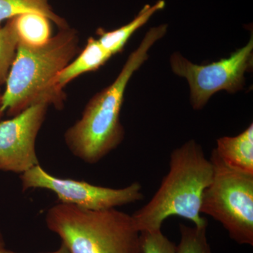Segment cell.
Returning a JSON list of instances; mask_svg holds the SVG:
<instances>
[{"instance_id": "16", "label": "cell", "mask_w": 253, "mask_h": 253, "mask_svg": "<svg viewBox=\"0 0 253 253\" xmlns=\"http://www.w3.org/2000/svg\"><path fill=\"white\" fill-rule=\"evenodd\" d=\"M141 253H177L176 246L162 230L140 232Z\"/></svg>"}, {"instance_id": "7", "label": "cell", "mask_w": 253, "mask_h": 253, "mask_svg": "<svg viewBox=\"0 0 253 253\" xmlns=\"http://www.w3.org/2000/svg\"><path fill=\"white\" fill-rule=\"evenodd\" d=\"M23 191L46 189L54 193L60 203L82 209L101 211L134 204L144 199L142 186L135 181L121 189L94 185L84 181L56 177L41 165L20 174Z\"/></svg>"}, {"instance_id": "4", "label": "cell", "mask_w": 253, "mask_h": 253, "mask_svg": "<svg viewBox=\"0 0 253 253\" xmlns=\"http://www.w3.org/2000/svg\"><path fill=\"white\" fill-rule=\"evenodd\" d=\"M45 223L71 253H141L132 217L116 208L89 211L59 202L46 211Z\"/></svg>"}, {"instance_id": "17", "label": "cell", "mask_w": 253, "mask_h": 253, "mask_svg": "<svg viewBox=\"0 0 253 253\" xmlns=\"http://www.w3.org/2000/svg\"><path fill=\"white\" fill-rule=\"evenodd\" d=\"M0 253H16L14 252V251H9L7 249H4L2 252ZM71 253L70 251H68L67 247L65 246L63 243H61V246L57 250H56L55 251H53V252H49V253Z\"/></svg>"}, {"instance_id": "11", "label": "cell", "mask_w": 253, "mask_h": 253, "mask_svg": "<svg viewBox=\"0 0 253 253\" xmlns=\"http://www.w3.org/2000/svg\"><path fill=\"white\" fill-rule=\"evenodd\" d=\"M112 56L101 45L97 39L89 38L79 56L59 73L56 77V84L63 89L68 83L78 76L99 69Z\"/></svg>"}, {"instance_id": "14", "label": "cell", "mask_w": 253, "mask_h": 253, "mask_svg": "<svg viewBox=\"0 0 253 253\" xmlns=\"http://www.w3.org/2000/svg\"><path fill=\"white\" fill-rule=\"evenodd\" d=\"M18 40L12 20L0 28V86L5 84L17 50Z\"/></svg>"}, {"instance_id": "6", "label": "cell", "mask_w": 253, "mask_h": 253, "mask_svg": "<svg viewBox=\"0 0 253 253\" xmlns=\"http://www.w3.org/2000/svg\"><path fill=\"white\" fill-rule=\"evenodd\" d=\"M170 65L174 73L187 80L194 109H203L214 93L222 90L235 93L244 88L245 74L253 68V35L246 46L229 58L197 65L175 52L171 56Z\"/></svg>"}, {"instance_id": "12", "label": "cell", "mask_w": 253, "mask_h": 253, "mask_svg": "<svg viewBox=\"0 0 253 253\" xmlns=\"http://www.w3.org/2000/svg\"><path fill=\"white\" fill-rule=\"evenodd\" d=\"M11 20L18 43L30 47H40L51 39V21L44 15L25 13Z\"/></svg>"}, {"instance_id": "15", "label": "cell", "mask_w": 253, "mask_h": 253, "mask_svg": "<svg viewBox=\"0 0 253 253\" xmlns=\"http://www.w3.org/2000/svg\"><path fill=\"white\" fill-rule=\"evenodd\" d=\"M208 226H189L179 224L180 241L177 253H212L207 237Z\"/></svg>"}, {"instance_id": "2", "label": "cell", "mask_w": 253, "mask_h": 253, "mask_svg": "<svg viewBox=\"0 0 253 253\" xmlns=\"http://www.w3.org/2000/svg\"><path fill=\"white\" fill-rule=\"evenodd\" d=\"M78 42L77 32L68 27L40 47L18 43L2 93V112L13 117L40 104L62 109L66 96L56 77L77 54Z\"/></svg>"}, {"instance_id": "19", "label": "cell", "mask_w": 253, "mask_h": 253, "mask_svg": "<svg viewBox=\"0 0 253 253\" xmlns=\"http://www.w3.org/2000/svg\"><path fill=\"white\" fill-rule=\"evenodd\" d=\"M1 105H2V94L0 93V118H1V116L4 114V113L1 111Z\"/></svg>"}, {"instance_id": "5", "label": "cell", "mask_w": 253, "mask_h": 253, "mask_svg": "<svg viewBox=\"0 0 253 253\" xmlns=\"http://www.w3.org/2000/svg\"><path fill=\"white\" fill-rule=\"evenodd\" d=\"M212 181L205 189L201 212L219 221L233 241L253 245V174L233 169L213 150Z\"/></svg>"}, {"instance_id": "18", "label": "cell", "mask_w": 253, "mask_h": 253, "mask_svg": "<svg viewBox=\"0 0 253 253\" xmlns=\"http://www.w3.org/2000/svg\"><path fill=\"white\" fill-rule=\"evenodd\" d=\"M4 249H6V247H5L4 236H3L2 233L0 230V253L2 252Z\"/></svg>"}, {"instance_id": "9", "label": "cell", "mask_w": 253, "mask_h": 253, "mask_svg": "<svg viewBox=\"0 0 253 253\" xmlns=\"http://www.w3.org/2000/svg\"><path fill=\"white\" fill-rule=\"evenodd\" d=\"M214 151L226 165L236 170L253 174V125L235 136L217 140Z\"/></svg>"}, {"instance_id": "3", "label": "cell", "mask_w": 253, "mask_h": 253, "mask_svg": "<svg viewBox=\"0 0 253 253\" xmlns=\"http://www.w3.org/2000/svg\"><path fill=\"white\" fill-rule=\"evenodd\" d=\"M212 163L201 145L186 141L171 153L169 171L149 203L131 214L139 232L161 230L168 217L177 216L195 226H208L201 216L205 189L212 181Z\"/></svg>"}, {"instance_id": "10", "label": "cell", "mask_w": 253, "mask_h": 253, "mask_svg": "<svg viewBox=\"0 0 253 253\" xmlns=\"http://www.w3.org/2000/svg\"><path fill=\"white\" fill-rule=\"evenodd\" d=\"M165 6L166 1L158 0L154 4L145 5L130 22L118 29L106 31L102 28H99L97 30L98 41L112 56L121 52L131 36L147 23L154 15L164 9Z\"/></svg>"}, {"instance_id": "8", "label": "cell", "mask_w": 253, "mask_h": 253, "mask_svg": "<svg viewBox=\"0 0 253 253\" xmlns=\"http://www.w3.org/2000/svg\"><path fill=\"white\" fill-rule=\"evenodd\" d=\"M49 106L33 105L0 121V171L21 174L40 165L36 139Z\"/></svg>"}, {"instance_id": "1", "label": "cell", "mask_w": 253, "mask_h": 253, "mask_svg": "<svg viewBox=\"0 0 253 253\" xmlns=\"http://www.w3.org/2000/svg\"><path fill=\"white\" fill-rule=\"evenodd\" d=\"M168 25L151 28L133 51L112 84L91 98L81 118L64 134L73 156L86 164L100 162L122 143L125 129L121 122L125 91L129 80L148 59L151 46L167 33Z\"/></svg>"}, {"instance_id": "13", "label": "cell", "mask_w": 253, "mask_h": 253, "mask_svg": "<svg viewBox=\"0 0 253 253\" xmlns=\"http://www.w3.org/2000/svg\"><path fill=\"white\" fill-rule=\"evenodd\" d=\"M25 13L44 15L59 29L69 27L64 18L54 12L49 0H0V28L1 23Z\"/></svg>"}]
</instances>
